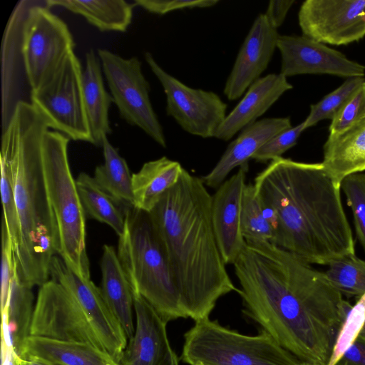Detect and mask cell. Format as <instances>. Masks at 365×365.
I'll list each match as a JSON object with an SVG mask.
<instances>
[{"label": "cell", "instance_id": "cell-6", "mask_svg": "<svg viewBox=\"0 0 365 365\" xmlns=\"http://www.w3.org/2000/svg\"><path fill=\"white\" fill-rule=\"evenodd\" d=\"M117 254L133 294L142 297L167 323L187 318L166 253L149 214L135 207L124 211Z\"/></svg>", "mask_w": 365, "mask_h": 365}, {"label": "cell", "instance_id": "cell-39", "mask_svg": "<svg viewBox=\"0 0 365 365\" xmlns=\"http://www.w3.org/2000/svg\"><path fill=\"white\" fill-rule=\"evenodd\" d=\"M218 2V0H135L134 5L150 13L162 15L184 9L212 7Z\"/></svg>", "mask_w": 365, "mask_h": 365}, {"label": "cell", "instance_id": "cell-16", "mask_svg": "<svg viewBox=\"0 0 365 365\" xmlns=\"http://www.w3.org/2000/svg\"><path fill=\"white\" fill-rule=\"evenodd\" d=\"M279 34L264 14L253 21L234 62L223 93L230 101L240 98L267 69Z\"/></svg>", "mask_w": 365, "mask_h": 365}, {"label": "cell", "instance_id": "cell-30", "mask_svg": "<svg viewBox=\"0 0 365 365\" xmlns=\"http://www.w3.org/2000/svg\"><path fill=\"white\" fill-rule=\"evenodd\" d=\"M324 272L342 296L361 297L365 294V260L355 254L332 261Z\"/></svg>", "mask_w": 365, "mask_h": 365}, {"label": "cell", "instance_id": "cell-7", "mask_svg": "<svg viewBox=\"0 0 365 365\" xmlns=\"http://www.w3.org/2000/svg\"><path fill=\"white\" fill-rule=\"evenodd\" d=\"M68 142L63 133L46 130L41 151L43 177L56 225L57 255L77 275L90 279L86 215L70 168Z\"/></svg>", "mask_w": 365, "mask_h": 365}, {"label": "cell", "instance_id": "cell-32", "mask_svg": "<svg viewBox=\"0 0 365 365\" xmlns=\"http://www.w3.org/2000/svg\"><path fill=\"white\" fill-rule=\"evenodd\" d=\"M364 82V77L348 78L336 89L326 95L317 103L311 105L310 112L303 121L305 129L315 125L322 120H332Z\"/></svg>", "mask_w": 365, "mask_h": 365}, {"label": "cell", "instance_id": "cell-12", "mask_svg": "<svg viewBox=\"0 0 365 365\" xmlns=\"http://www.w3.org/2000/svg\"><path fill=\"white\" fill-rule=\"evenodd\" d=\"M145 59L166 95V113L187 133L203 138L215 135L227 106L212 91L192 88L166 72L150 52Z\"/></svg>", "mask_w": 365, "mask_h": 365}, {"label": "cell", "instance_id": "cell-42", "mask_svg": "<svg viewBox=\"0 0 365 365\" xmlns=\"http://www.w3.org/2000/svg\"><path fill=\"white\" fill-rule=\"evenodd\" d=\"M20 365H56L52 363L36 359H20Z\"/></svg>", "mask_w": 365, "mask_h": 365}, {"label": "cell", "instance_id": "cell-40", "mask_svg": "<svg viewBox=\"0 0 365 365\" xmlns=\"http://www.w3.org/2000/svg\"><path fill=\"white\" fill-rule=\"evenodd\" d=\"M294 0H272L269 2L265 16L269 24L277 29L284 21Z\"/></svg>", "mask_w": 365, "mask_h": 365}, {"label": "cell", "instance_id": "cell-4", "mask_svg": "<svg viewBox=\"0 0 365 365\" xmlns=\"http://www.w3.org/2000/svg\"><path fill=\"white\" fill-rule=\"evenodd\" d=\"M48 128L30 103L20 101L1 136L0 159L9 168L21 227L17 271L31 288L48 281L51 262L58 249L42 165V141Z\"/></svg>", "mask_w": 365, "mask_h": 365}, {"label": "cell", "instance_id": "cell-25", "mask_svg": "<svg viewBox=\"0 0 365 365\" xmlns=\"http://www.w3.org/2000/svg\"><path fill=\"white\" fill-rule=\"evenodd\" d=\"M31 287L24 284L19 276L17 264L11 281L6 307L1 312V342L21 358L25 340L30 336L34 314Z\"/></svg>", "mask_w": 365, "mask_h": 365}, {"label": "cell", "instance_id": "cell-44", "mask_svg": "<svg viewBox=\"0 0 365 365\" xmlns=\"http://www.w3.org/2000/svg\"><path fill=\"white\" fill-rule=\"evenodd\" d=\"M302 365H317V364H312V363H308V362H304Z\"/></svg>", "mask_w": 365, "mask_h": 365}, {"label": "cell", "instance_id": "cell-3", "mask_svg": "<svg viewBox=\"0 0 365 365\" xmlns=\"http://www.w3.org/2000/svg\"><path fill=\"white\" fill-rule=\"evenodd\" d=\"M212 195L185 169L148 213L166 253L183 310L195 322L209 318L217 300L239 292L226 269L211 219Z\"/></svg>", "mask_w": 365, "mask_h": 365}, {"label": "cell", "instance_id": "cell-5", "mask_svg": "<svg viewBox=\"0 0 365 365\" xmlns=\"http://www.w3.org/2000/svg\"><path fill=\"white\" fill-rule=\"evenodd\" d=\"M75 47L72 34L46 1H20L13 10L1 44L2 127L8 125L23 90L31 92Z\"/></svg>", "mask_w": 365, "mask_h": 365}, {"label": "cell", "instance_id": "cell-1", "mask_svg": "<svg viewBox=\"0 0 365 365\" xmlns=\"http://www.w3.org/2000/svg\"><path fill=\"white\" fill-rule=\"evenodd\" d=\"M233 266L245 314L302 362L327 365L351 304L325 273L268 241H245Z\"/></svg>", "mask_w": 365, "mask_h": 365}, {"label": "cell", "instance_id": "cell-13", "mask_svg": "<svg viewBox=\"0 0 365 365\" xmlns=\"http://www.w3.org/2000/svg\"><path fill=\"white\" fill-rule=\"evenodd\" d=\"M304 36L336 46L365 36V0H306L298 14Z\"/></svg>", "mask_w": 365, "mask_h": 365}, {"label": "cell", "instance_id": "cell-29", "mask_svg": "<svg viewBox=\"0 0 365 365\" xmlns=\"http://www.w3.org/2000/svg\"><path fill=\"white\" fill-rule=\"evenodd\" d=\"M86 216L110 226L121 235L124 230L123 210L97 184L93 177L81 173L76 179Z\"/></svg>", "mask_w": 365, "mask_h": 365}, {"label": "cell", "instance_id": "cell-22", "mask_svg": "<svg viewBox=\"0 0 365 365\" xmlns=\"http://www.w3.org/2000/svg\"><path fill=\"white\" fill-rule=\"evenodd\" d=\"M21 359H36L56 365H120L106 351L91 344L34 336L25 340Z\"/></svg>", "mask_w": 365, "mask_h": 365}, {"label": "cell", "instance_id": "cell-31", "mask_svg": "<svg viewBox=\"0 0 365 365\" xmlns=\"http://www.w3.org/2000/svg\"><path fill=\"white\" fill-rule=\"evenodd\" d=\"M241 230L245 241L270 242L273 237V228L252 183L246 184L243 190Z\"/></svg>", "mask_w": 365, "mask_h": 365}, {"label": "cell", "instance_id": "cell-21", "mask_svg": "<svg viewBox=\"0 0 365 365\" xmlns=\"http://www.w3.org/2000/svg\"><path fill=\"white\" fill-rule=\"evenodd\" d=\"M322 163L339 184L347 175L365 171V115L340 133L328 136Z\"/></svg>", "mask_w": 365, "mask_h": 365}, {"label": "cell", "instance_id": "cell-27", "mask_svg": "<svg viewBox=\"0 0 365 365\" xmlns=\"http://www.w3.org/2000/svg\"><path fill=\"white\" fill-rule=\"evenodd\" d=\"M48 7L61 6L84 17L101 31L124 32L131 23L134 4L124 0H47Z\"/></svg>", "mask_w": 365, "mask_h": 365}, {"label": "cell", "instance_id": "cell-8", "mask_svg": "<svg viewBox=\"0 0 365 365\" xmlns=\"http://www.w3.org/2000/svg\"><path fill=\"white\" fill-rule=\"evenodd\" d=\"M180 360L188 365H302L304 362L262 331L250 336L210 318L184 334Z\"/></svg>", "mask_w": 365, "mask_h": 365}, {"label": "cell", "instance_id": "cell-23", "mask_svg": "<svg viewBox=\"0 0 365 365\" xmlns=\"http://www.w3.org/2000/svg\"><path fill=\"white\" fill-rule=\"evenodd\" d=\"M101 269V292L128 340L135 331L133 294L117 252L111 245L103 247Z\"/></svg>", "mask_w": 365, "mask_h": 365}, {"label": "cell", "instance_id": "cell-34", "mask_svg": "<svg viewBox=\"0 0 365 365\" xmlns=\"http://www.w3.org/2000/svg\"><path fill=\"white\" fill-rule=\"evenodd\" d=\"M340 187L352 212L357 238L365 252V173L347 175Z\"/></svg>", "mask_w": 365, "mask_h": 365}, {"label": "cell", "instance_id": "cell-9", "mask_svg": "<svg viewBox=\"0 0 365 365\" xmlns=\"http://www.w3.org/2000/svg\"><path fill=\"white\" fill-rule=\"evenodd\" d=\"M81 65L74 51L43 83L33 91L30 103L43 116L49 128L69 139L91 143L82 86Z\"/></svg>", "mask_w": 365, "mask_h": 365}, {"label": "cell", "instance_id": "cell-10", "mask_svg": "<svg viewBox=\"0 0 365 365\" xmlns=\"http://www.w3.org/2000/svg\"><path fill=\"white\" fill-rule=\"evenodd\" d=\"M97 54L120 117L137 126L155 142L166 148L163 129L150 100V84L137 57L125 58L104 48Z\"/></svg>", "mask_w": 365, "mask_h": 365}, {"label": "cell", "instance_id": "cell-18", "mask_svg": "<svg viewBox=\"0 0 365 365\" xmlns=\"http://www.w3.org/2000/svg\"><path fill=\"white\" fill-rule=\"evenodd\" d=\"M247 170L248 167H240L212 196V227L226 264L235 262L245 245L241 230V209Z\"/></svg>", "mask_w": 365, "mask_h": 365}, {"label": "cell", "instance_id": "cell-19", "mask_svg": "<svg viewBox=\"0 0 365 365\" xmlns=\"http://www.w3.org/2000/svg\"><path fill=\"white\" fill-rule=\"evenodd\" d=\"M291 127L289 117L266 118L250 124L228 145L215 166L201 180L206 186L217 188L233 169L248 167L249 160L265 143Z\"/></svg>", "mask_w": 365, "mask_h": 365}, {"label": "cell", "instance_id": "cell-43", "mask_svg": "<svg viewBox=\"0 0 365 365\" xmlns=\"http://www.w3.org/2000/svg\"><path fill=\"white\" fill-rule=\"evenodd\" d=\"M358 337L365 340V323H364Z\"/></svg>", "mask_w": 365, "mask_h": 365}, {"label": "cell", "instance_id": "cell-17", "mask_svg": "<svg viewBox=\"0 0 365 365\" xmlns=\"http://www.w3.org/2000/svg\"><path fill=\"white\" fill-rule=\"evenodd\" d=\"M135 331L128 340L120 365H179L170 344L166 325L142 297L133 294Z\"/></svg>", "mask_w": 365, "mask_h": 365}, {"label": "cell", "instance_id": "cell-2", "mask_svg": "<svg viewBox=\"0 0 365 365\" xmlns=\"http://www.w3.org/2000/svg\"><path fill=\"white\" fill-rule=\"evenodd\" d=\"M273 228L270 241L307 263L328 265L355 254L340 184L322 163L279 158L253 183Z\"/></svg>", "mask_w": 365, "mask_h": 365}, {"label": "cell", "instance_id": "cell-35", "mask_svg": "<svg viewBox=\"0 0 365 365\" xmlns=\"http://www.w3.org/2000/svg\"><path fill=\"white\" fill-rule=\"evenodd\" d=\"M0 162L1 195L4 212L2 221L7 229L16 255L21 242L20 222L9 168L4 160L0 159Z\"/></svg>", "mask_w": 365, "mask_h": 365}, {"label": "cell", "instance_id": "cell-36", "mask_svg": "<svg viewBox=\"0 0 365 365\" xmlns=\"http://www.w3.org/2000/svg\"><path fill=\"white\" fill-rule=\"evenodd\" d=\"M305 130L304 122H302L278 133L265 143L252 159L265 163L281 158L282 154L297 144L299 137Z\"/></svg>", "mask_w": 365, "mask_h": 365}, {"label": "cell", "instance_id": "cell-33", "mask_svg": "<svg viewBox=\"0 0 365 365\" xmlns=\"http://www.w3.org/2000/svg\"><path fill=\"white\" fill-rule=\"evenodd\" d=\"M365 323V294L351 307L338 331L327 365H336L358 337Z\"/></svg>", "mask_w": 365, "mask_h": 365}, {"label": "cell", "instance_id": "cell-14", "mask_svg": "<svg viewBox=\"0 0 365 365\" xmlns=\"http://www.w3.org/2000/svg\"><path fill=\"white\" fill-rule=\"evenodd\" d=\"M49 272L52 280L61 284L76 298L93 322L106 351L120 363L128 338L101 288L91 279L77 275L58 255L52 258Z\"/></svg>", "mask_w": 365, "mask_h": 365}, {"label": "cell", "instance_id": "cell-24", "mask_svg": "<svg viewBox=\"0 0 365 365\" xmlns=\"http://www.w3.org/2000/svg\"><path fill=\"white\" fill-rule=\"evenodd\" d=\"M101 68L98 56L92 49L88 51L82 74V86L91 143L96 146H101L103 138L112 132L108 112L113 101L105 88Z\"/></svg>", "mask_w": 365, "mask_h": 365}, {"label": "cell", "instance_id": "cell-38", "mask_svg": "<svg viewBox=\"0 0 365 365\" xmlns=\"http://www.w3.org/2000/svg\"><path fill=\"white\" fill-rule=\"evenodd\" d=\"M16 257L4 222L1 223V311L6 307L11 281L16 267Z\"/></svg>", "mask_w": 365, "mask_h": 365}, {"label": "cell", "instance_id": "cell-15", "mask_svg": "<svg viewBox=\"0 0 365 365\" xmlns=\"http://www.w3.org/2000/svg\"><path fill=\"white\" fill-rule=\"evenodd\" d=\"M277 48L281 54L280 73L287 78L301 74H329L347 78L365 75L363 65L304 35H279Z\"/></svg>", "mask_w": 365, "mask_h": 365}, {"label": "cell", "instance_id": "cell-28", "mask_svg": "<svg viewBox=\"0 0 365 365\" xmlns=\"http://www.w3.org/2000/svg\"><path fill=\"white\" fill-rule=\"evenodd\" d=\"M101 147L104 163L96 167L93 178L98 186L125 211L134 207L132 175L125 160L111 145L108 136L103 138Z\"/></svg>", "mask_w": 365, "mask_h": 365}, {"label": "cell", "instance_id": "cell-37", "mask_svg": "<svg viewBox=\"0 0 365 365\" xmlns=\"http://www.w3.org/2000/svg\"><path fill=\"white\" fill-rule=\"evenodd\" d=\"M365 115V82L331 120L329 135L340 133Z\"/></svg>", "mask_w": 365, "mask_h": 365}, {"label": "cell", "instance_id": "cell-11", "mask_svg": "<svg viewBox=\"0 0 365 365\" xmlns=\"http://www.w3.org/2000/svg\"><path fill=\"white\" fill-rule=\"evenodd\" d=\"M30 336L89 344L106 351L83 307L68 289L52 279L39 287Z\"/></svg>", "mask_w": 365, "mask_h": 365}, {"label": "cell", "instance_id": "cell-20", "mask_svg": "<svg viewBox=\"0 0 365 365\" xmlns=\"http://www.w3.org/2000/svg\"><path fill=\"white\" fill-rule=\"evenodd\" d=\"M292 88L282 73L260 77L245 93L235 107L227 114L215 138L227 141L238 132L256 122L287 91Z\"/></svg>", "mask_w": 365, "mask_h": 365}, {"label": "cell", "instance_id": "cell-41", "mask_svg": "<svg viewBox=\"0 0 365 365\" xmlns=\"http://www.w3.org/2000/svg\"><path fill=\"white\" fill-rule=\"evenodd\" d=\"M336 365H365V340L357 337Z\"/></svg>", "mask_w": 365, "mask_h": 365}, {"label": "cell", "instance_id": "cell-26", "mask_svg": "<svg viewBox=\"0 0 365 365\" xmlns=\"http://www.w3.org/2000/svg\"><path fill=\"white\" fill-rule=\"evenodd\" d=\"M184 168L165 156L146 162L132 174L134 207L149 213L164 194L178 182Z\"/></svg>", "mask_w": 365, "mask_h": 365}]
</instances>
